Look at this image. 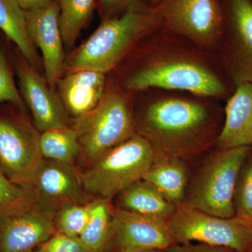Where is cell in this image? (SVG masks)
Returning a JSON list of instances; mask_svg holds the SVG:
<instances>
[{"label":"cell","instance_id":"cell-1","mask_svg":"<svg viewBox=\"0 0 252 252\" xmlns=\"http://www.w3.org/2000/svg\"><path fill=\"white\" fill-rule=\"evenodd\" d=\"M213 130L212 114L205 104L165 97L147 104L138 134L152 144L156 157L181 158L207 147Z\"/></svg>","mask_w":252,"mask_h":252},{"label":"cell","instance_id":"cell-2","mask_svg":"<svg viewBox=\"0 0 252 252\" xmlns=\"http://www.w3.org/2000/svg\"><path fill=\"white\" fill-rule=\"evenodd\" d=\"M160 44L126 78L127 90L182 91L207 97L228 94L223 78L196 51Z\"/></svg>","mask_w":252,"mask_h":252},{"label":"cell","instance_id":"cell-3","mask_svg":"<svg viewBox=\"0 0 252 252\" xmlns=\"http://www.w3.org/2000/svg\"><path fill=\"white\" fill-rule=\"evenodd\" d=\"M160 26L161 19L154 6L145 9L140 3L133 5L120 16L104 19L65 59L63 72L93 70L106 74Z\"/></svg>","mask_w":252,"mask_h":252},{"label":"cell","instance_id":"cell-4","mask_svg":"<svg viewBox=\"0 0 252 252\" xmlns=\"http://www.w3.org/2000/svg\"><path fill=\"white\" fill-rule=\"evenodd\" d=\"M156 157L149 141L135 133L101 154L80 173L84 191L97 198L111 199L142 180Z\"/></svg>","mask_w":252,"mask_h":252},{"label":"cell","instance_id":"cell-5","mask_svg":"<svg viewBox=\"0 0 252 252\" xmlns=\"http://www.w3.org/2000/svg\"><path fill=\"white\" fill-rule=\"evenodd\" d=\"M251 147L220 149L212 154L195 174L184 203L222 218L236 216L233 204L235 185Z\"/></svg>","mask_w":252,"mask_h":252},{"label":"cell","instance_id":"cell-6","mask_svg":"<svg viewBox=\"0 0 252 252\" xmlns=\"http://www.w3.org/2000/svg\"><path fill=\"white\" fill-rule=\"evenodd\" d=\"M73 127L79 147L91 160L136 133L128 99L117 90L105 91L99 104L77 118Z\"/></svg>","mask_w":252,"mask_h":252},{"label":"cell","instance_id":"cell-7","mask_svg":"<svg viewBox=\"0 0 252 252\" xmlns=\"http://www.w3.org/2000/svg\"><path fill=\"white\" fill-rule=\"evenodd\" d=\"M167 225L175 244L203 243L237 252L252 251V226L241 217L222 218L183 203L176 207Z\"/></svg>","mask_w":252,"mask_h":252},{"label":"cell","instance_id":"cell-8","mask_svg":"<svg viewBox=\"0 0 252 252\" xmlns=\"http://www.w3.org/2000/svg\"><path fill=\"white\" fill-rule=\"evenodd\" d=\"M165 26L200 50L219 49L223 11L217 0H160L154 6Z\"/></svg>","mask_w":252,"mask_h":252},{"label":"cell","instance_id":"cell-9","mask_svg":"<svg viewBox=\"0 0 252 252\" xmlns=\"http://www.w3.org/2000/svg\"><path fill=\"white\" fill-rule=\"evenodd\" d=\"M223 65L233 89L252 83V0H225Z\"/></svg>","mask_w":252,"mask_h":252},{"label":"cell","instance_id":"cell-10","mask_svg":"<svg viewBox=\"0 0 252 252\" xmlns=\"http://www.w3.org/2000/svg\"><path fill=\"white\" fill-rule=\"evenodd\" d=\"M39 141L35 131L24 123L0 117V169L13 183L33 189L44 159Z\"/></svg>","mask_w":252,"mask_h":252},{"label":"cell","instance_id":"cell-11","mask_svg":"<svg viewBox=\"0 0 252 252\" xmlns=\"http://www.w3.org/2000/svg\"><path fill=\"white\" fill-rule=\"evenodd\" d=\"M112 243L118 252L143 249L165 250L175 244L167 220L123 208L112 210L109 245Z\"/></svg>","mask_w":252,"mask_h":252},{"label":"cell","instance_id":"cell-12","mask_svg":"<svg viewBox=\"0 0 252 252\" xmlns=\"http://www.w3.org/2000/svg\"><path fill=\"white\" fill-rule=\"evenodd\" d=\"M57 0L41 9L25 11L28 36L40 49L46 80L54 90L64 71L65 56Z\"/></svg>","mask_w":252,"mask_h":252},{"label":"cell","instance_id":"cell-13","mask_svg":"<svg viewBox=\"0 0 252 252\" xmlns=\"http://www.w3.org/2000/svg\"><path fill=\"white\" fill-rule=\"evenodd\" d=\"M32 187L38 205L54 215L66 205L85 203L80 173L74 164L43 159Z\"/></svg>","mask_w":252,"mask_h":252},{"label":"cell","instance_id":"cell-14","mask_svg":"<svg viewBox=\"0 0 252 252\" xmlns=\"http://www.w3.org/2000/svg\"><path fill=\"white\" fill-rule=\"evenodd\" d=\"M18 84L36 127L44 131L69 126V114L59 94L24 58L16 63Z\"/></svg>","mask_w":252,"mask_h":252},{"label":"cell","instance_id":"cell-15","mask_svg":"<svg viewBox=\"0 0 252 252\" xmlns=\"http://www.w3.org/2000/svg\"><path fill=\"white\" fill-rule=\"evenodd\" d=\"M54 214L39 205L0 217V252H30L56 233Z\"/></svg>","mask_w":252,"mask_h":252},{"label":"cell","instance_id":"cell-16","mask_svg":"<svg viewBox=\"0 0 252 252\" xmlns=\"http://www.w3.org/2000/svg\"><path fill=\"white\" fill-rule=\"evenodd\" d=\"M105 86L104 73L78 70L61 77L56 88L68 114L77 119L99 104L105 93Z\"/></svg>","mask_w":252,"mask_h":252},{"label":"cell","instance_id":"cell-17","mask_svg":"<svg viewBox=\"0 0 252 252\" xmlns=\"http://www.w3.org/2000/svg\"><path fill=\"white\" fill-rule=\"evenodd\" d=\"M217 142L220 149L252 145V83L234 89L225 106V122Z\"/></svg>","mask_w":252,"mask_h":252},{"label":"cell","instance_id":"cell-18","mask_svg":"<svg viewBox=\"0 0 252 252\" xmlns=\"http://www.w3.org/2000/svg\"><path fill=\"white\" fill-rule=\"evenodd\" d=\"M176 207L185 201L188 171L179 158L156 157L143 179Z\"/></svg>","mask_w":252,"mask_h":252},{"label":"cell","instance_id":"cell-19","mask_svg":"<svg viewBox=\"0 0 252 252\" xmlns=\"http://www.w3.org/2000/svg\"><path fill=\"white\" fill-rule=\"evenodd\" d=\"M121 205L129 211L167 220L176 206L167 201L153 185L142 180L122 191Z\"/></svg>","mask_w":252,"mask_h":252},{"label":"cell","instance_id":"cell-20","mask_svg":"<svg viewBox=\"0 0 252 252\" xmlns=\"http://www.w3.org/2000/svg\"><path fill=\"white\" fill-rule=\"evenodd\" d=\"M0 30L13 41L32 66L37 67L34 44L28 36L25 11L16 0H0Z\"/></svg>","mask_w":252,"mask_h":252},{"label":"cell","instance_id":"cell-21","mask_svg":"<svg viewBox=\"0 0 252 252\" xmlns=\"http://www.w3.org/2000/svg\"><path fill=\"white\" fill-rule=\"evenodd\" d=\"M110 200L97 198L91 202L89 221L79 236L90 252H104L108 246L112 217Z\"/></svg>","mask_w":252,"mask_h":252},{"label":"cell","instance_id":"cell-22","mask_svg":"<svg viewBox=\"0 0 252 252\" xmlns=\"http://www.w3.org/2000/svg\"><path fill=\"white\" fill-rule=\"evenodd\" d=\"M39 142L44 158L64 163L74 164L80 148L77 132L69 126L44 131Z\"/></svg>","mask_w":252,"mask_h":252},{"label":"cell","instance_id":"cell-23","mask_svg":"<svg viewBox=\"0 0 252 252\" xmlns=\"http://www.w3.org/2000/svg\"><path fill=\"white\" fill-rule=\"evenodd\" d=\"M60 27L64 45L72 48L90 21L96 0H57Z\"/></svg>","mask_w":252,"mask_h":252},{"label":"cell","instance_id":"cell-24","mask_svg":"<svg viewBox=\"0 0 252 252\" xmlns=\"http://www.w3.org/2000/svg\"><path fill=\"white\" fill-rule=\"evenodd\" d=\"M36 205L34 189L13 183L0 169V217L25 211Z\"/></svg>","mask_w":252,"mask_h":252},{"label":"cell","instance_id":"cell-25","mask_svg":"<svg viewBox=\"0 0 252 252\" xmlns=\"http://www.w3.org/2000/svg\"><path fill=\"white\" fill-rule=\"evenodd\" d=\"M91 202L72 204L60 209L55 214L54 225L56 233L79 237L85 229L91 215Z\"/></svg>","mask_w":252,"mask_h":252},{"label":"cell","instance_id":"cell-26","mask_svg":"<svg viewBox=\"0 0 252 252\" xmlns=\"http://www.w3.org/2000/svg\"><path fill=\"white\" fill-rule=\"evenodd\" d=\"M233 204L236 216L247 219L252 215V147L239 172Z\"/></svg>","mask_w":252,"mask_h":252},{"label":"cell","instance_id":"cell-27","mask_svg":"<svg viewBox=\"0 0 252 252\" xmlns=\"http://www.w3.org/2000/svg\"><path fill=\"white\" fill-rule=\"evenodd\" d=\"M4 102H11L21 109L24 108L6 55L3 50L0 49V103Z\"/></svg>","mask_w":252,"mask_h":252},{"label":"cell","instance_id":"cell-28","mask_svg":"<svg viewBox=\"0 0 252 252\" xmlns=\"http://www.w3.org/2000/svg\"><path fill=\"white\" fill-rule=\"evenodd\" d=\"M35 252H90L79 237L56 233Z\"/></svg>","mask_w":252,"mask_h":252},{"label":"cell","instance_id":"cell-29","mask_svg":"<svg viewBox=\"0 0 252 252\" xmlns=\"http://www.w3.org/2000/svg\"><path fill=\"white\" fill-rule=\"evenodd\" d=\"M104 19L122 14L133 5L140 4V0H97Z\"/></svg>","mask_w":252,"mask_h":252},{"label":"cell","instance_id":"cell-30","mask_svg":"<svg viewBox=\"0 0 252 252\" xmlns=\"http://www.w3.org/2000/svg\"><path fill=\"white\" fill-rule=\"evenodd\" d=\"M165 252H237L233 249L203 243L173 244Z\"/></svg>","mask_w":252,"mask_h":252},{"label":"cell","instance_id":"cell-31","mask_svg":"<svg viewBox=\"0 0 252 252\" xmlns=\"http://www.w3.org/2000/svg\"><path fill=\"white\" fill-rule=\"evenodd\" d=\"M24 11L41 9L52 3L55 0H16Z\"/></svg>","mask_w":252,"mask_h":252},{"label":"cell","instance_id":"cell-32","mask_svg":"<svg viewBox=\"0 0 252 252\" xmlns=\"http://www.w3.org/2000/svg\"><path fill=\"white\" fill-rule=\"evenodd\" d=\"M118 252H165V250H158V249H143V250H123Z\"/></svg>","mask_w":252,"mask_h":252},{"label":"cell","instance_id":"cell-33","mask_svg":"<svg viewBox=\"0 0 252 252\" xmlns=\"http://www.w3.org/2000/svg\"><path fill=\"white\" fill-rule=\"evenodd\" d=\"M245 220H248L249 223H250V224L252 226V215H250V216H249L248 218L245 219Z\"/></svg>","mask_w":252,"mask_h":252},{"label":"cell","instance_id":"cell-34","mask_svg":"<svg viewBox=\"0 0 252 252\" xmlns=\"http://www.w3.org/2000/svg\"><path fill=\"white\" fill-rule=\"evenodd\" d=\"M151 1H152V4L154 5V6H155L158 4L159 1H160V0H151Z\"/></svg>","mask_w":252,"mask_h":252},{"label":"cell","instance_id":"cell-35","mask_svg":"<svg viewBox=\"0 0 252 252\" xmlns=\"http://www.w3.org/2000/svg\"><path fill=\"white\" fill-rule=\"evenodd\" d=\"M251 252H252V251Z\"/></svg>","mask_w":252,"mask_h":252},{"label":"cell","instance_id":"cell-36","mask_svg":"<svg viewBox=\"0 0 252 252\" xmlns=\"http://www.w3.org/2000/svg\"></svg>","mask_w":252,"mask_h":252}]
</instances>
